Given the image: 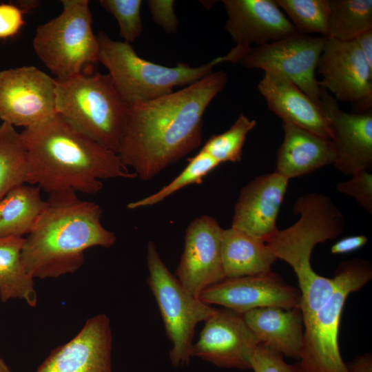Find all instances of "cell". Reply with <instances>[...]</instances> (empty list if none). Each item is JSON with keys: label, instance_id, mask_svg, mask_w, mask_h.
<instances>
[{"label": "cell", "instance_id": "7a4b0ae2", "mask_svg": "<svg viewBox=\"0 0 372 372\" xmlns=\"http://www.w3.org/2000/svg\"><path fill=\"white\" fill-rule=\"evenodd\" d=\"M21 136L28 154L27 183L49 194H94L102 189V180L137 177L117 153L77 131L57 113L24 128Z\"/></svg>", "mask_w": 372, "mask_h": 372}, {"label": "cell", "instance_id": "8992f818", "mask_svg": "<svg viewBox=\"0 0 372 372\" xmlns=\"http://www.w3.org/2000/svg\"><path fill=\"white\" fill-rule=\"evenodd\" d=\"M96 37L99 62L108 70L115 87L130 106L167 95L175 87L193 84L225 61L223 56L198 67L183 62L167 67L140 57L129 43L113 40L103 31Z\"/></svg>", "mask_w": 372, "mask_h": 372}, {"label": "cell", "instance_id": "8fae6325", "mask_svg": "<svg viewBox=\"0 0 372 372\" xmlns=\"http://www.w3.org/2000/svg\"><path fill=\"white\" fill-rule=\"evenodd\" d=\"M56 114L55 79L34 66L0 72V119L29 127Z\"/></svg>", "mask_w": 372, "mask_h": 372}, {"label": "cell", "instance_id": "30bf717a", "mask_svg": "<svg viewBox=\"0 0 372 372\" xmlns=\"http://www.w3.org/2000/svg\"><path fill=\"white\" fill-rule=\"evenodd\" d=\"M327 38L296 32L250 48L239 63L249 69L276 72L287 78L320 107L318 63Z\"/></svg>", "mask_w": 372, "mask_h": 372}, {"label": "cell", "instance_id": "5bb4252c", "mask_svg": "<svg viewBox=\"0 0 372 372\" xmlns=\"http://www.w3.org/2000/svg\"><path fill=\"white\" fill-rule=\"evenodd\" d=\"M258 339L242 314L216 309L205 321L198 340L192 345V358L198 357L226 369H251Z\"/></svg>", "mask_w": 372, "mask_h": 372}, {"label": "cell", "instance_id": "52a82bcc", "mask_svg": "<svg viewBox=\"0 0 372 372\" xmlns=\"http://www.w3.org/2000/svg\"><path fill=\"white\" fill-rule=\"evenodd\" d=\"M61 14L37 27L34 50L55 79L92 74L99 61L87 0H62Z\"/></svg>", "mask_w": 372, "mask_h": 372}, {"label": "cell", "instance_id": "ab89813d", "mask_svg": "<svg viewBox=\"0 0 372 372\" xmlns=\"http://www.w3.org/2000/svg\"><path fill=\"white\" fill-rule=\"evenodd\" d=\"M0 372H12L4 360L0 356Z\"/></svg>", "mask_w": 372, "mask_h": 372}, {"label": "cell", "instance_id": "44dd1931", "mask_svg": "<svg viewBox=\"0 0 372 372\" xmlns=\"http://www.w3.org/2000/svg\"><path fill=\"white\" fill-rule=\"evenodd\" d=\"M282 127L284 139L277 152L275 172L290 180L334 164L331 139L291 123L282 122Z\"/></svg>", "mask_w": 372, "mask_h": 372}, {"label": "cell", "instance_id": "4316f807", "mask_svg": "<svg viewBox=\"0 0 372 372\" xmlns=\"http://www.w3.org/2000/svg\"><path fill=\"white\" fill-rule=\"evenodd\" d=\"M371 30V0H330V38L341 41L354 40Z\"/></svg>", "mask_w": 372, "mask_h": 372}, {"label": "cell", "instance_id": "484cf974", "mask_svg": "<svg viewBox=\"0 0 372 372\" xmlns=\"http://www.w3.org/2000/svg\"><path fill=\"white\" fill-rule=\"evenodd\" d=\"M28 161L21 133L14 127L0 125V200L13 188L27 183Z\"/></svg>", "mask_w": 372, "mask_h": 372}, {"label": "cell", "instance_id": "7c38bea8", "mask_svg": "<svg viewBox=\"0 0 372 372\" xmlns=\"http://www.w3.org/2000/svg\"><path fill=\"white\" fill-rule=\"evenodd\" d=\"M319 86L338 101L352 104L357 112L371 110L372 69L357 41L327 38L320 56Z\"/></svg>", "mask_w": 372, "mask_h": 372}, {"label": "cell", "instance_id": "d6986e66", "mask_svg": "<svg viewBox=\"0 0 372 372\" xmlns=\"http://www.w3.org/2000/svg\"><path fill=\"white\" fill-rule=\"evenodd\" d=\"M112 332L103 313L89 318L72 340L55 348L36 372H112Z\"/></svg>", "mask_w": 372, "mask_h": 372}, {"label": "cell", "instance_id": "5b68a950", "mask_svg": "<svg viewBox=\"0 0 372 372\" xmlns=\"http://www.w3.org/2000/svg\"><path fill=\"white\" fill-rule=\"evenodd\" d=\"M56 110L83 134L117 152L130 105L109 75L99 72L55 79Z\"/></svg>", "mask_w": 372, "mask_h": 372}, {"label": "cell", "instance_id": "f35d334b", "mask_svg": "<svg viewBox=\"0 0 372 372\" xmlns=\"http://www.w3.org/2000/svg\"><path fill=\"white\" fill-rule=\"evenodd\" d=\"M39 4L38 1H19V8L25 13L29 10L36 8Z\"/></svg>", "mask_w": 372, "mask_h": 372}, {"label": "cell", "instance_id": "cb8c5ba5", "mask_svg": "<svg viewBox=\"0 0 372 372\" xmlns=\"http://www.w3.org/2000/svg\"><path fill=\"white\" fill-rule=\"evenodd\" d=\"M38 186L19 185L0 200V238L30 234L46 207Z\"/></svg>", "mask_w": 372, "mask_h": 372}, {"label": "cell", "instance_id": "e0dca14e", "mask_svg": "<svg viewBox=\"0 0 372 372\" xmlns=\"http://www.w3.org/2000/svg\"><path fill=\"white\" fill-rule=\"evenodd\" d=\"M320 107L328 122L335 152L333 165L351 176L372 168V112L348 113L329 92L320 87Z\"/></svg>", "mask_w": 372, "mask_h": 372}, {"label": "cell", "instance_id": "d6a6232c", "mask_svg": "<svg viewBox=\"0 0 372 372\" xmlns=\"http://www.w3.org/2000/svg\"><path fill=\"white\" fill-rule=\"evenodd\" d=\"M337 190L353 198L368 213H372V174L369 171H359L351 178L336 185Z\"/></svg>", "mask_w": 372, "mask_h": 372}, {"label": "cell", "instance_id": "74e56055", "mask_svg": "<svg viewBox=\"0 0 372 372\" xmlns=\"http://www.w3.org/2000/svg\"><path fill=\"white\" fill-rule=\"evenodd\" d=\"M369 68L372 69V30L366 31L355 39Z\"/></svg>", "mask_w": 372, "mask_h": 372}, {"label": "cell", "instance_id": "7402d4cb", "mask_svg": "<svg viewBox=\"0 0 372 372\" xmlns=\"http://www.w3.org/2000/svg\"><path fill=\"white\" fill-rule=\"evenodd\" d=\"M259 342L284 356L300 360L304 347V318L300 308L266 307L242 314Z\"/></svg>", "mask_w": 372, "mask_h": 372}, {"label": "cell", "instance_id": "e575fe53", "mask_svg": "<svg viewBox=\"0 0 372 372\" xmlns=\"http://www.w3.org/2000/svg\"><path fill=\"white\" fill-rule=\"evenodd\" d=\"M25 12L11 3L0 4V39L17 34L24 24Z\"/></svg>", "mask_w": 372, "mask_h": 372}, {"label": "cell", "instance_id": "9c48e42d", "mask_svg": "<svg viewBox=\"0 0 372 372\" xmlns=\"http://www.w3.org/2000/svg\"><path fill=\"white\" fill-rule=\"evenodd\" d=\"M147 283L154 296L167 335L172 342L169 359L174 366L189 363L198 323L216 310L190 293L167 269L154 242L147 248Z\"/></svg>", "mask_w": 372, "mask_h": 372}, {"label": "cell", "instance_id": "ac0fdd59", "mask_svg": "<svg viewBox=\"0 0 372 372\" xmlns=\"http://www.w3.org/2000/svg\"><path fill=\"white\" fill-rule=\"evenodd\" d=\"M289 180L273 172L245 185L235 204L231 227L267 243L278 231L276 221Z\"/></svg>", "mask_w": 372, "mask_h": 372}, {"label": "cell", "instance_id": "603a6c76", "mask_svg": "<svg viewBox=\"0 0 372 372\" xmlns=\"http://www.w3.org/2000/svg\"><path fill=\"white\" fill-rule=\"evenodd\" d=\"M221 259L225 278L271 271L277 260L265 242L231 227L222 233Z\"/></svg>", "mask_w": 372, "mask_h": 372}, {"label": "cell", "instance_id": "f1b7e54d", "mask_svg": "<svg viewBox=\"0 0 372 372\" xmlns=\"http://www.w3.org/2000/svg\"><path fill=\"white\" fill-rule=\"evenodd\" d=\"M185 169L169 184L155 193L127 205V208L134 209L152 206L165 199L172 194L190 184H200L203 178L220 163L206 152L200 150L188 160Z\"/></svg>", "mask_w": 372, "mask_h": 372}, {"label": "cell", "instance_id": "6da1fadb", "mask_svg": "<svg viewBox=\"0 0 372 372\" xmlns=\"http://www.w3.org/2000/svg\"><path fill=\"white\" fill-rule=\"evenodd\" d=\"M227 74L213 72L160 98L130 106L117 154L148 181L200 146L203 114L224 89Z\"/></svg>", "mask_w": 372, "mask_h": 372}, {"label": "cell", "instance_id": "4fadbf2b", "mask_svg": "<svg viewBox=\"0 0 372 372\" xmlns=\"http://www.w3.org/2000/svg\"><path fill=\"white\" fill-rule=\"evenodd\" d=\"M227 19L225 30L236 45L225 55L226 61L239 62L251 48L293 34L297 31L274 0H224Z\"/></svg>", "mask_w": 372, "mask_h": 372}, {"label": "cell", "instance_id": "1f68e13d", "mask_svg": "<svg viewBox=\"0 0 372 372\" xmlns=\"http://www.w3.org/2000/svg\"><path fill=\"white\" fill-rule=\"evenodd\" d=\"M251 369L254 372H306L300 362L289 364L282 354L260 343L252 356Z\"/></svg>", "mask_w": 372, "mask_h": 372}, {"label": "cell", "instance_id": "836d02e7", "mask_svg": "<svg viewBox=\"0 0 372 372\" xmlns=\"http://www.w3.org/2000/svg\"><path fill=\"white\" fill-rule=\"evenodd\" d=\"M172 0H149V6L153 21L168 34L177 31L178 21L174 9Z\"/></svg>", "mask_w": 372, "mask_h": 372}, {"label": "cell", "instance_id": "d4e9b609", "mask_svg": "<svg viewBox=\"0 0 372 372\" xmlns=\"http://www.w3.org/2000/svg\"><path fill=\"white\" fill-rule=\"evenodd\" d=\"M25 238H0V299L25 300L30 307L37 304L34 278L28 273L21 258Z\"/></svg>", "mask_w": 372, "mask_h": 372}, {"label": "cell", "instance_id": "9a60e30c", "mask_svg": "<svg viewBox=\"0 0 372 372\" xmlns=\"http://www.w3.org/2000/svg\"><path fill=\"white\" fill-rule=\"evenodd\" d=\"M198 298L207 304L221 305L242 315L260 307L300 309L301 306L300 290L271 271L225 278L205 289Z\"/></svg>", "mask_w": 372, "mask_h": 372}, {"label": "cell", "instance_id": "f546056e", "mask_svg": "<svg viewBox=\"0 0 372 372\" xmlns=\"http://www.w3.org/2000/svg\"><path fill=\"white\" fill-rule=\"evenodd\" d=\"M256 125L255 120L241 113L234 123L225 132L212 135L200 150L220 163L240 162L246 138Z\"/></svg>", "mask_w": 372, "mask_h": 372}, {"label": "cell", "instance_id": "d590c367", "mask_svg": "<svg viewBox=\"0 0 372 372\" xmlns=\"http://www.w3.org/2000/svg\"><path fill=\"white\" fill-rule=\"evenodd\" d=\"M368 241L364 235H355L342 238L331 247L333 254H344L354 251L363 247Z\"/></svg>", "mask_w": 372, "mask_h": 372}, {"label": "cell", "instance_id": "ba28073f", "mask_svg": "<svg viewBox=\"0 0 372 372\" xmlns=\"http://www.w3.org/2000/svg\"><path fill=\"white\" fill-rule=\"evenodd\" d=\"M333 292L324 303L304 320V347L299 360L306 372H349L338 346V330L345 301L372 278L369 262L353 258L335 270Z\"/></svg>", "mask_w": 372, "mask_h": 372}, {"label": "cell", "instance_id": "8d00e7d4", "mask_svg": "<svg viewBox=\"0 0 372 372\" xmlns=\"http://www.w3.org/2000/svg\"><path fill=\"white\" fill-rule=\"evenodd\" d=\"M349 372H372L371 353H366L355 358L347 364Z\"/></svg>", "mask_w": 372, "mask_h": 372}, {"label": "cell", "instance_id": "83f0119b", "mask_svg": "<svg viewBox=\"0 0 372 372\" xmlns=\"http://www.w3.org/2000/svg\"><path fill=\"white\" fill-rule=\"evenodd\" d=\"M301 34L329 38L330 0H274Z\"/></svg>", "mask_w": 372, "mask_h": 372}, {"label": "cell", "instance_id": "4dcf8cb0", "mask_svg": "<svg viewBox=\"0 0 372 372\" xmlns=\"http://www.w3.org/2000/svg\"><path fill=\"white\" fill-rule=\"evenodd\" d=\"M141 0H100V5L116 19L125 42L135 41L143 32Z\"/></svg>", "mask_w": 372, "mask_h": 372}, {"label": "cell", "instance_id": "ffe728a7", "mask_svg": "<svg viewBox=\"0 0 372 372\" xmlns=\"http://www.w3.org/2000/svg\"><path fill=\"white\" fill-rule=\"evenodd\" d=\"M258 88L269 110L283 123L331 138L329 125L320 107L282 74L265 72Z\"/></svg>", "mask_w": 372, "mask_h": 372}, {"label": "cell", "instance_id": "277c9868", "mask_svg": "<svg viewBox=\"0 0 372 372\" xmlns=\"http://www.w3.org/2000/svg\"><path fill=\"white\" fill-rule=\"evenodd\" d=\"M293 212L300 216L299 219L288 228L278 229L266 244L277 259L293 269L305 320L324 303L334 288L333 278L321 276L313 269L312 251L317 244L338 238L344 231L345 221L332 200L316 192L298 197Z\"/></svg>", "mask_w": 372, "mask_h": 372}, {"label": "cell", "instance_id": "3957f363", "mask_svg": "<svg viewBox=\"0 0 372 372\" xmlns=\"http://www.w3.org/2000/svg\"><path fill=\"white\" fill-rule=\"evenodd\" d=\"M21 251L25 268L33 278L73 273L83 265L86 249L115 243V234L101 222L98 204L80 199L73 190L50 193Z\"/></svg>", "mask_w": 372, "mask_h": 372}, {"label": "cell", "instance_id": "2e32d148", "mask_svg": "<svg viewBox=\"0 0 372 372\" xmlns=\"http://www.w3.org/2000/svg\"><path fill=\"white\" fill-rule=\"evenodd\" d=\"M223 231L217 220L207 215L194 219L186 229L176 277L196 297L225 279L221 259Z\"/></svg>", "mask_w": 372, "mask_h": 372}]
</instances>
